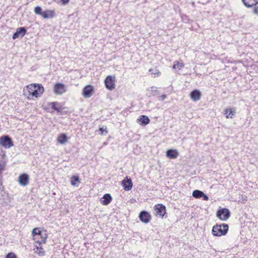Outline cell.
<instances>
[{"instance_id": "12", "label": "cell", "mask_w": 258, "mask_h": 258, "mask_svg": "<svg viewBox=\"0 0 258 258\" xmlns=\"http://www.w3.org/2000/svg\"><path fill=\"white\" fill-rule=\"evenodd\" d=\"M66 88L65 85L62 84L57 83L54 87V92L57 95H61L65 92Z\"/></svg>"}, {"instance_id": "17", "label": "cell", "mask_w": 258, "mask_h": 258, "mask_svg": "<svg viewBox=\"0 0 258 258\" xmlns=\"http://www.w3.org/2000/svg\"><path fill=\"white\" fill-rule=\"evenodd\" d=\"M112 197L109 194L105 195L101 199V203L103 205H107L112 202Z\"/></svg>"}, {"instance_id": "25", "label": "cell", "mask_w": 258, "mask_h": 258, "mask_svg": "<svg viewBox=\"0 0 258 258\" xmlns=\"http://www.w3.org/2000/svg\"><path fill=\"white\" fill-rule=\"evenodd\" d=\"M1 166H0V172H1Z\"/></svg>"}, {"instance_id": "21", "label": "cell", "mask_w": 258, "mask_h": 258, "mask_svg": "<svg viewBox=\"0 0 258 258\" xmlns=\"http://www.w3.org/2000/svg\"><path fill=\"white\" fill-rule=\"evenodd\" d=\"M242 1L244 5L248 8L256 5L258 3V0H242Z\"/></svg>"}, {"instance_id": "23", "label": "cell", "mask_w": 258, "mask_h": 258, "mask_svg": "<svg viewBox=\"0 0 258 258\" xmlns=\"http://www.w3.org/2000/svg\"><path fill=\"white\" fill-rule=\"evenodd\" d=\"M67 140H68V138L65 134L60 135L57 138V141L61 144L65 143Z\"/></svg>"}, {"instance_id": "24", "label": "cell", "mask_w": 258, "mask_h": 258, "mask_svg": "<svg viewBox=\"0 0 258 258\" xmlns=\"http://www.w3.org/2000/svg\"><path fill=\"white\" fill-rule=\"evenodd\" d=\"M54 1L59 5L65 6L69 3L70 0H54Z\"/></svg>"}, {"instance_id": "6", "label": "cell", "mask_w": 258, "mask_h": 258, "mask_svg": "<svg viewBox=\"0 0 258 258\" xmlns=\"http://www.w3.org/2000/svg\"><path fill=\"white\" fill-rule=\"evenodd\" d=\"M0 144L5 148H9L13 146V142L10 137L8 136H3L0 138Z\"/></svg>"}, {"instance_id": "14", "label": "cell", "mask_w": 258, "mask_h": 258, "mask_svg": "<svg viewBox=\"0 0 258 258\" xmlns=\"http://www.w3.org/2000/svg\"><path fill=\"white\" fill-rule=\"evenodd\" d=\"M223 114L227 119H232L236 115V111L232 107H228L224 110Z\"/></svg>"}, {"instance_id": "15", "label": "cell", "mask_w": 258, "mask_h": 258, "mask_svg": "<svg viewBox=\"0 0 258 258\" xmlns=\"http://www.w3.org/2000/svg\"><path fill=\"white\" fill-rule=\"evenodd\" d=\"M137 123L142 126L147 125L150 122V120L148 117L145 116H141L137 119Z\"/></svg>"}, {"instance_id": "2", "label": "cell", "mask_w": 258, "mask_h": 258, "mask_svg": "<svg viewBox=\"0 0 258 258\" xmlns=\"http://www.w3.org/2000/svg\"><path fill=\"white\" fill-rule=\"evenodd\" d=\"M32 236L33 240L37 244H44L47 239V232L43 228H35L32 231Z\"/></svg>"}, {"instance_id": "11", "label": "cell", "mask_w": 258, "mask_h": 258, "mask_svg": "<svg viewBox=\"0 0 258 258\" xmlns=\"http://www.w3.org/2000/svg\"><path fill=\"white\" fill-rule=\"evenodd\" d=\"M139 218L141 221L144 223H148L151 220V216L150 214L148 212L143 211L140 213L139 215Z\"/></svg>"}, {"instance_id": "4", "label": "cell", "mask_w": 258, "mask_h": 258, "mask_svg": "<svg viewBox=\"0 0 258 258\" xmlns=\"http://www.w3.org/2000/svg\"><path fill=\"white\" fill-rule=\"evenodd\" d=\"M34 12L37 14L41 15L44 18H52L55 16V12L53 10L43 11L42 8L37 7L34 9Z\"/></svg>"}, {"instance_id": "13", "label": "cell", "mask_w": 258, "mask_h": 258, "mask_svg": "<svg viewBox=\"0 0 258 258\" xmlns=\"http://www.w3.org/2000/svg\"><path fill=\"white\" fill-rule=\"evenodd\" d=\"M26 33V29L24 27H20L17 29L16 32L13 35V39H16L19 38L23 37Z\"/></svg>"}, {"instance_id": "20", "label": "cell", "mask_w": 258, "mask_h": 258, "mask_svg": "<svg viewBox=\"0 0 258 258\" xmlns=\"http://www.w3.org/2000/svg\"><path fill=\"white\" fill-rule=\"evenodd\" d=\"M191 97L194 101L199 100L201 97V92L198 90H195L191 93Z\"/></svg>"}, {"instance_id": "8", "label": "cell", "mask_w": 258, "mask_h": 258, "mask_svg": "<svg viewBox=\"0 0 258 258\" xmlns=\"http://www.w3.org/2000/svg\"><path fill=\"white\" fill-rule=\"evenodd\" d=\"M104 83L106 85V87L108 89V90H112L115 88L116 84H115V78L112 76H109L106 78Z\"/></svg>"}, {"instance_id": "7", "label": "cell", "mask_w": 258, "mask_h": 258, "mask_svg": "<svg viewBox=\"0 0 258 258\" xmlns=\"http://www.w3.org/2000/svg\"><path fill=\"white\" fill-rule=\"evenodd\" d=\"M230 211L226 208L220 209L217 212V216L221 221H226L230 218Z\"/></svg>"}, {"instance_id": "1", "label": "cell", "mask_w": 258, "mask_h": 258, "mask_svg": "<svg viewBox=\"0 0 258 258\" xmlns=\"http://www.w3.org/2000/svg\"><path fill=\"white\" fill-rule=\"evenodd\" d=\"M44 92V88L41 84H32L26 86L23 90L25 98L29 100H35L42 97Z\"/></svg>"}, {"instance_id": "19", "label": "cell", "mask_w": 258, "mask_h": 258, "mask_svg": "<svg viewBox=\"0 0 258 258\" xmlns=\"http://www.w3.org/2000/svg\"><path fill=\"white\" fill-rule=\"evenodd\" d=\"M179 155V153L175 149H170L167 151L166 155L170 159H175Z\"/></svg>"}, {"instance_id": "18", "label": "cell", "mask_w": 258, "mask_h": 258, "mask_svg": "<svg viewBox=\"0 0 258 258\" xmlns=\"http://www.w3.org/2000/svg\"><path fill=\"white\" fill-rule=\"evenodd\" d=\"M20 184L22 186H26L27 185L29 181V176L27 174L24 173L20 176L19 179Z\"/></svg>"}, {"instance_id": "5", "label": "cell", "mask_w": 258, "mask_h": 258, "mask_svg": "<svg viewBox=\"0 0 258 258\" xmlns=\"http://www.w3.org/2000/svg\"><path fill=\"white\" fill-rule=\"evenodd\" d=\"M155 214L158 217L162 218L166 214V207L162 204H157L154 207Z\"/></svg>"}, {"instance_id": "9", "label": "cell", "mask_w": 258, "mask_h": 258, "mask_svg": "<svg viewBox=\"0 0 258 258\" xmlns=\"http://www.w3.org/2000/svg\"><path fill=\"white\" fill-rule=\"evenodd\" d=\"M122 185L124 190L127 191H129L133 187L132 181L129 176H127L122 181Z\"/></svg>"}, {"instance_id": "3", "label": "cell", "mask_w": 258, "mask_h": 258, "mask_svg": "<svg viewBox=\"0 0 258 258\" xmlns=\"http://www.w3.org/2000/svg\"><path fill=\"white\" fill-rule=\"evenodd\" d=\"M228 231V225L226 224H217L213 227L212 233L214 236H223L227 233Z\"/></svg>"}, {"instance_id": "16", "label": "cell", "mask_w": 258, "mask_h": 258, "mask_svg": "<svg viewBox=\"0 0 258 258\" xmlns=\"http://www.w3.org/2000/svg\"><path fill=\"white\" fill-rule=\"evenodd\" d=\"M193 197L196 199H201L205 201H207L208 200V198L207 196L205 195L203 192L199 190L194 191L193 193Z\"/></svg>"}, {"instance_id": "10", "label": "cell", "mask_w": 258, "mask_h": 258, "mask_svg": "<svg viewBox=\"0 0 258 258\" xmlns=\"http://www.w3.org/2000/svg\"><path fill=\"white\" fill-rule=\"evenodd\" d=\"M94 88L92 85H88L84 87L82 92V94L85 98L90 97L94 92Z\"/></svg>"}, {"instance_id": "22", "label": "cell", "mask_w": 258, "mask_h": 258, "mask_svg": "<svg viewBox=\"0 0 258 258\" xmlns=\"http://www.w3.org/2000/svg\"><path fill=\"white\" fill-rule=\"evenodd\" d=\"M71 183L74 186H78L80 183L79 177L77 176H72L71 179Z\"/></svg>"}]
</instances>
